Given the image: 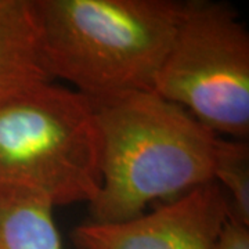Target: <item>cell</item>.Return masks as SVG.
Here are the masks:
<instances>
[{
  "label": "cell",
  "mask_w": 249,
  "mask_h": 249,
  "mask_svg": "<svg viewBox=\"0 0 249 249\" xmlns=\"http://www.w3.org/2000/svg\"><path fill=\"white\" fill-rule=\"evenodd\" d=\"M47 68L89 98L152 91L184 1L35 0Z\"/></svg>",
  "instance_id": "2"
},
{
  "label": "cell",
  "mask_w": 249,
  "mask_h": 249,
  "mask_svg": "<svg viewBox=\"0 0 249 249\" xmlns=\"http://www.w3.org/2000/svg\"><path fill=\"white\" fill-rule=\"evenodd\" d=\"M49 201L21 190H0V249H64Z\"/></svg>",
  "instance_id": "7"
},
{
  "label": "cell",
  "mask_w": 249,
  "mask_h": 249,
  "mask_svg": "<svg viewBox=\"0 0 249 249\" xmlns=\"http://www.w3.org/2000/svg\"><path fill=\"white\" fill-rule=\"evenodd\" d=\"M213 181L229 201L230 216L249 226L248 140L219 139Z\"/></svg>",
  "instance_id": "8"
},
{
  "label": "cell",
  "mask_w": 249,
  "mask_h": 249,
  "mask_svg": "<svg viewBox=\"0 0 249 249\" xmlns=\"http://www.w3.org/2000/svg\"><path fill=\"white\" fill-rule=\"evenodd\" d=\"M49 82L35 0H0V107Z\"/></svg>",
  "instance_id": "6"
},
{
  "label": "cell",
  "mask_w": 249,
  "mask_h": 249,
  "mask_svg": "<svg viewBox=\"0 0 249 249\" xmlns=\"http://www.w3.org/2000/svg\"><path fill=\"white\" fill-rule=\"evenodd\" d=\"M154 93L229 139L249 134V34L230 4L184 1Z\"/></svg>",
  "instance_id": "4"
},
{
  "label": "cell",
  "mask_w": 249,
  "mask_h": 249,
  "mask_svg": "<svg viewBox=\"0 0 249 249\" xmlns=\"http://www.w3.org/2000/svg\"><path fill=\"white\" fill-rule=\"evenodd\" d=\"M101 187V142L93 103L49 82L0 107V190L55 206L91 204Z\"/></svg>",
  "instance_id": "3"
},
{
  "label": "cell",
  "mask_w": 249,
  "mask_h": 249,
  "mask_svg": "<svg viewBox=\"0 0 249 249\" xmlns=\"http://www.w3.org/2000/svg\"><path fill=\"white\" fill-rule=\"evenodd\" d=\"M101 142L93 223L137 217L148 205L213 181L220 136L154 91L90 98Z\"/></svg>",
  "instance_id": "1"
},
{
  "label": "cell",
  "mask_w": 249,
  "mask_h": 249,
  "mask_svg": "<svg viewBox=\"0 0 249 249\" xmlns=\"http://www.w3.org/2000/svg\"><path fill=\"white\" fill-rule=\"evenodd\" d=\"M229 216L222 188L209 181L133 219L82 224L73 241L80 249H213Z\"/></svg>",
  "instance_id": "5"
},
{
  "label": "cell",
  "mask_w": 249,
  "mask_h": 249,
  "mask_svg": "<svg viewBox=\"0 0 249 249\" xmlns=\"http://www.w3.org/2000/svg\"><path fill=\"white\" fill-rule=\"evenodd\" d=\"M213 249H249V226L229 216Z\"/></svg>",
  "instance_id": "9"
}]
</instances>
